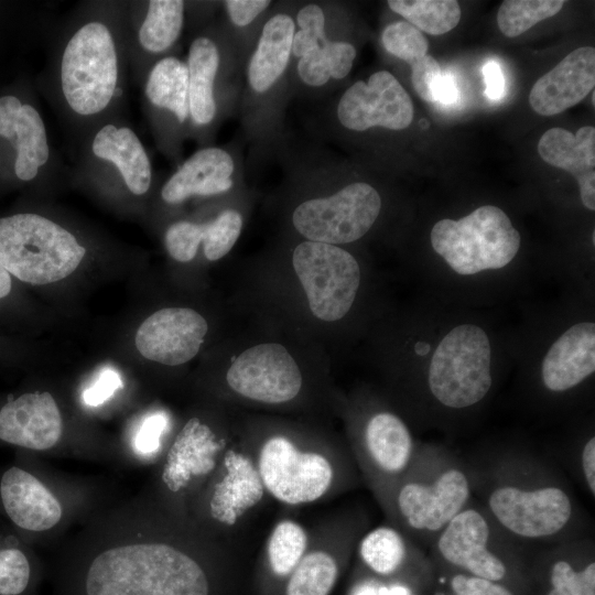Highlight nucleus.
Masks as SVG:
<instances>
[{
    "label": "nucleus",
    "mask_w": 595,
    "mask_h": 595,
    "mask_svg": "<svg viewBox=\"0 0 595 595\" xmlns=\"http://www.w3.org/2000/svg\"><path fill=\"white\" fill-rule=\"evenodd\" d=\"M188 536L104 550L88 567L86 595H212L203 552L195 550L209 536Z\"/></svg>",
    "instance_id": "f257e3e1"
},
{
    "label": "nucleus",
    "mask_w": 595,
    "mask_h": 595,
    "mask_svg": "<svg viewBox=\"0 0 595 595\" xmlns=\"http://www.w3.org/2000/svg\"><path fill=\"white\" fill-rule=\"evenodd\" d=\"M245 445L270 499L286 507L326 501L347 485L345 456L325 442L273 432Z\"/></svg>",
    "instance_id": "f03ea898"
},
{
    "label": "nucleus",
    "mask_w": 595,
    "mask_h": 595,
    "mask_svg": "<svg viewBox=\"0 0 595 595\" xmlns=\"http://www.w3.org/2000/svg\"><path fill=\"white\" fill-rule=\"evenodd\" d=\"M269 500L246 445H229L192 500L186 522L214 539L240 547L241 532Z\"/></svg>",
    "instance_id": "7ed1b4c3"
},
{
    "label": "nucleus",
    "mask_w": 595,
    "mask_h": 595,
    "mask_svg": "<svg viewBox=\"0 0 595 595\" xmlns=\"http://www.w3.org/2000/svg\"><path fill=\"white\" fill-rule=\"evenodd\" d=\"M86 249L68 230L32 213L0 218V263L17 280L45 285L72 274Z\"/></svg>",
    "instance_id": "20e7f679"
},
{
    "label": "nucleus",
    "mask_w": 595,
    "mask_h": 595,
    "mask_svg": "<svg viewBox=\"0 0 595 595\" xmlns=\"http://www.w3.org/2000/svg\"><path fill=\"white\" fill-rule=\"evenodd\" d=\"M434 251L461 275L509 264L520 248V234L507 214L484 205L458 220L444 218L431 230Z\"/></svg>",
    "instance_id": "39448f33"
},
{
    "label": "nucleus",
    "mask_w": 595,
    "mask_h": 595,
    "mask_svg": "<svg viewBox=\"0 0 595 595\" xmlns=\"http://www.w3.org/2000/svg\"><path fill=\"white\" fill-rule=\"evenodd\" d=\"M428 383L433 397L447 408L465 409L482 401L493 385L486 332L465 323L445 334L432 355Z\"/></svg>",
    "instance_id": "423d86ee"
},
{
    "label": "nucleus",
    "mask_w": 595,
    "mask_h": 595,
    "mask_svg": "<svg viewBox=\"0 0 595 595\" xmlns=\"http://www.w3.org/2000/svg\"><path fill=\"white\" fill-rule=\"evenodd\" d=\"M118 56L110 30L88 22L67 42L61 63V87L69 108L80 116L101 112L115 95Z\"/></svg>",
    "instance_id": "0eeeda50"
},
{
    "label": "nucleus",
    "mask_w": 595,
    "mask_h": 595,
    "mask_svg": "<svg viewBox=\"0 0 595 595\" xmlns=\"http://www.w3.org/2000/svg\"><path fill=\"white\" fill-rule=\"evenodd\" d=\"M292 263L315 317L335 322L348 313L360 284L359 264L348 251L306 240L294 249Z\"/></svg>",
    "instance_id": "6e6552de"
},
{
    "label": "nucleus",
    "mask_w": 595,
    "mask_h": 595,
    "mask_svg": "<svg viewBox=\"0 0 595 595\" xmlns=\"http://www.w3.org/2000/svg\"><path fill=\"white\" fill-rule=\"evenodd\" d=\"M381 209L375 187L350 183L333 195L304 201L293 212L294 228L309 241L348 244L368 232Z\"/></svg>",
    "instance_id": "1a4fd4ad"
},
{
    "label": "nucleus",
    "mask_w": 595,
    "mask_h": 595,
    "mask_svg": "<svg viewBox=\"0 0 595 595\" xmlns=\"http://www.w3.org/2000/svg\"><path fill=\"white\" fill-rule=\"evenodd\" d=\"M226 382L238 397L268 405L292 402L303 389L300 367L288 349L275 343L244 350L228 368Z\"/></svg>",
    "instance_id": "9d476101"
},
{
    "label": "nucleus",
    "mask_w": 595,
    "mask_h": 595,
    "mask_svg": "<svg viewBox=\"0 0 595 595\" xmlns=\"http://www.w3.org/2000/svg\"><path fill=\"white\" fill-rule=\"evenodd\" d=\"M228 447L227 437L197 416L187 420L174 437L164 458L161 480L170 495L187 500L185 517Z\"/></svg>",
    "instance_id": "9b49d317"
},
{
    "label": "nucleus",
    "mask_w": 595,
    "mask_h": 595,
    "mask_svg": "<svg viewBox=\"0 0 595 595\" xmlns=\"http://www.w3.org/2000/svg\"><path fill=\"white\" fill-rule=\"evenodd\" d=\"M488 505L502 527L528 539L556 534L572 516L570 497L555 486L536 489L501 486L491 491Z\"/></svg>",
    "instance_id": "f8f14e48"
},
{
    "label": "nucleus",
    "mask_w": 595,
    "mask_h": 595,
    "mask_svg": "<svg viewBox=\"0 0 595 595\" xmlns=\"http://www.w3.org/2000/svg\"><path fill=\"white\" fill-rule=\"evenodd\" d=\"M413 116L411 97L388 71L376 72L367 82L353 84L337 105L339 122L354 131L372 127L403 130L411 125Z\"/></svg>",
    "instance_id": "ddd939ff"
},
{
    "label": "nucleus",
    "mask_w": 595,
    "mask_h": 595,
    "mask_svg": "<svg viewBox=\"0 0 595 595\" xmlns=\"http://www.w3.org/2000/svg\"><path fill=\"white\" fill-rule=\"evenodd\" d=\"M349 519L325 518L311 530L309 549L283 586V595H329L354 545Z\"/></svg>",
    "instance_id": "4468645a"
},
{
    "label": "nucleus",
    "mask_w": 595,
    "mask_h": 595,
    "mask_svg": "<svg viewBox=\"0 0 595 595\" xmlns=\"http://www.w3.org/2000/svg\"><path fill=\"white\" fill-rule=\"evenodd\" d=\"M469 483L457 468H448L433 482H404L393 489V507L413 530L436 532L464 509Z\"/></svg>",
    "instance_id": "2eb2a0df"
},
{
    "label": "nucleus",
    "mask_w": 595,
    "mask_h": 595,
    "mask_svg": "<svg viewBox=\"0 0 595 595\" xmlns=\"http://www.w3.org/2000/svg\"><path fill=\"white\" fill-rule=\"evenodd\" d=\"M208 331L206 320L187 307H165L139 326L136 347L147 359L178 366L194 358Z\"/></svg>",
    "instance_id": "dca6fc26"
},
{
    "label": "nucleus",
    "mask_w": 595,
    "mask_h": 595,
    "mask_svg": "<svg viewBox=\"0 0 595 595\" xmlns=\"http://www.w3.org/2000/svg\"><path fill=\"white\" fill-rule=\"evenodd\" d=\"M63 421L48 392H25L0 407V441L32 451H46L61 439Z\"/></svg>",
    "instance_id": "f3484780"
},
{
    "label": "nucleus",
    "mask_w": 595,
    "mask_h": 595,
    "mask_svg": "<svg viewBox=\"0 0 595 595\" xmlns=\"http://www.w3.org/2000/svg\"><path fill=\"white\" fill-rule=\"evenodd\" d=\"M489 527L475 509H463L441 531L437 550L450 564L467 574L489 581H501L505 563L488 549Z\"/></svg>",
    "instance_id": "a211bd4d"
},
{
    "label": "nucleus",
    "mask_w": 595,
    "mask_h": 595,
    "mask_svg": "<svg viewBox=\"0 0 595 595\" xmlns=\"http://www.w3.org/2000/svg\"><path fill=\"white\" fill-rule=\"evenodd\" d=\"M594 84L595 50L578 47L536 82L529 102L539 115L554 116L582 101Z\"/></svg>",
    "instance_id": "6ab92c4d"
},
{
    "label": "nucleus",
    "mask_w": 595,
    "mask_h": 595,
    "mask_svg": "<svg viewBox=\"0 0 595 595\" xmlns=\"http://www.w3.org/2000/svg\"><path fill=\"white\" fill-rule=\"evenodd\" d=\"M0 501L10 521L25 531H46L62 518L58 499L37 477L19 466L2 473Z\"/></svg>",
    "instance_id": "aec40b11"
},
{
    "label": "nucleus",
    "mask_w": 595,
    "mask_h": 595,
    "mask_svg": "<svg viewBox=\"0 0 595 595\" xmlns=\"http://www.w3.org/2000/svg\"><path fill=\"white\" fill-rule=\"evenodd\" d=\"M359 455L364 467L375 480L396 479L408 468L413 453V440L404 422L391 412H377L366 422Z\"/></svg>",
    "instance_id": "412c9836"
},
{
    "label": "nucleus",
    "mask_w": 595,
    "mask_h": 595,
    "mask_svg": "<svg viewBox=\"0 0 595 595\" xmlns=\"http://www.w3.org/2000/svg\"><path fill=\"white\" fill-rule=\"evenodd\" d=\"M595 370V324L581 322L563 332L541 365L544 387L563 392L580 385Z\"/></svg>",
    "instance_id": "4be33fe9"
},
{
    "label": "nucleus",
    "mask_w": 595,
    "mask_h": 595,
    "mask_svg": "<svg viewBox=\"0 0 595 595\" xmlns=\"http://www.w3.org/2000/svg\"><path fill=\"white\" fill-rule=\"evenodd\" d=\"M0 136L17 150L14 172L18 178L33 180L50 156L46 130L39 111L15 96L0 97Z\"/></svg>",
    "instance_id": "5701e85b"
},
{
    "label": "nucleus",
    "mask_w": 595,
    "mask_h": 595,
    "mask_svg": "<svg viewBox=\"0 0 595 595\" xmlns=\"http://www.w3.org/2000/svg\"><path fill=\"white\" fill-rule=\"evenodd\" d=\"M538 152L549 165L570 172L577 181L582 203L595 209V129L580 128L575 134L563 128L547 130Z\"/></svg>",
    "instance_id": "b1692460"
},
{
    "label": "nucleus",
    "mask_w": 595,
    "mask_h": 595,
    "mask_svg": "<svg viewBox=\"0 0 595 595\" xmlns=\"http://www.w3.org/2000/svg\"><path fill=\"white\" fill-rule=\"evenodd\" d=\"M242 228V216L236 209H225L206 224L181 220L165 231L164 244L169 255L180 262L193 260L203 241L207 260L226 256L236 244Z\"/></svg>",
    "instance_id": "393cba45"
},
{
    "label": "nucleus",
    "mask_w": 595,
    "mask_h": 595,
    "mask_svg": "<svg viewBox=\"0 0 595 595\" xmlns=\"http://www.w3.org/2000/svg\"><path fill=\"white\" fill-rule=\"evenodd\" d=\"M235 162L220 148H204L190 156L169 178L161 196L169 204H178L193 195L209 196L229 191L234 182Z\"/></svg>",
    "instance_id": "a878e982"
},
{
    "label": "nucleus",
    "mask_w": 595,
    "mask_h": 595,
    "mask_svg": "<svg viewBox=\"0 0 595 595\" xmlns=\"http://www.w3.org/2000/svg\"><path fill=\"white\" fill-rule=\"evenodd\" d=\"M294 20L285 13L272 15L263 25L248 65V83L257 94L268 91L283 75L292 50Z\"/></svg>",
    "instance_id": "bb28decb"
},
{
    "label": "nucleus",
    "mask_w": 595,
    "mask_h": 595,
    "mask_svg": "<svg viewBox=\"0 0 595 595\" xmlns=\"http://www.w3.org/2000/svg\"><path fill=\"white\" fill-rule=\"evenodd\" d=\"M91 150L96 156L117 166L133 194L148 192L152 178L151 163L142 143L130 128L104 126L96 133Z\"/></svg>",
    "instance_id": "cd10ccee"
},
{
    "label": "nucleus",
    "mask_w": 595,
    "mask_h": 595,
    "mask_svg": "<svg viewBox=\"0 0 595 595\" xmlns=\"http://www.w3.org/2000/svg\"><path fill=\"white\" fill-rule=\"evenodd\" d=\"M311 541V530L301 521L286 517L272 526L262 545L260 565L274 583L285 584Z\"/></svg>",
    "instance_id": "c85d7f7f"
},
{
    "label": "nucleus",
    "mask_w": 595,
    "mask_h": 595,
    "mask_svg": "<svg viewBox=\"0 0 595 595\" xmlns=\"http://www.w3.org/2000/svg\"><path fill=\"white\" fill-rule=\"evenodd\" d=\"M190 115L197 125L209 123L216 115L214 82L219 65L216 44L208 37L195 39L188 51Z\"/></svg>",
    "instance_id": "c756f323"
},
{
    "label": "nucleus",
    "mask_w": 595,
    "mask_h": 595,
    "mask_svg": "<svg viewBox=\"0 0 595 595\" xmlns=\"http://www.w3.org/2000/svg\"><path fill=\"white\" fill-rule=\"evenodd\" d=\"M145 96L155 107L173 112L180 122L190 115L188 68L176 57H164L151 69Z\"/></svg>",
    "instance_id": "7c9ffc66"
},
{
    "label": "nucleus",
    "mask_w": 595,
    "mask_h": 595,
    "mask_svg": "<svg viewBox=\"0 0 595 595\" xmlns=\"http://www.w3.org/2000/svg\"><path fill=\"white\" fill-rule=\"evenodd\" d=\"M184 20L181 0L149 1L147 15L139 31L141 46L151 53H161L178 39Z\"/></svg>",
    "instance_id": "2f4dec72"
},
{
    "label": "nucleus",
    "mask_w": 595,
    "mask_h": 595,
    "mask_svg": "<svg viewBox=\"0 0 595 595\" xmlns=\"http://www.w3.org/2000/svg\"><path fill=\"white\" fill-rule=\"evenodd\" d=\"M407 544L401 533L392 527L380 526L363 536L358 542L361 562L380 576L394 574L402 565Z\"/></svg>",
    "instance_id": "473e14b6"
},
{
    "label": "nucleus",
    "mask_w": 595,
    "mask_h": 595,
    "mask_svg": "<svg viewBox=\"0 0 595 595\" xmlns=\"http://www.w3.org/2000/svg\"><path fill=\"white\" fill-rule=\"evenodd\" d=\"M389 8L418 30L441 35L453 30L461 20L455 0H389Z\"/></svg>",
    "instance_id": "72a5a7b5"
},
{
    "label": "nucleus",
    "mask_w": 595,
    "mask_h": 595,
    "mask_svg": "<svg viewBox=\"0 0 595 595\" xmlns=\"http://www.w3.org/2000/svg\"><path fill=\"white\" fill-rule=\"evenodd\" d=\"M563 4V0H506L497 13L498 28L508 37L518 36L555 15Z\"/></svg>",
    "instance_id": "f704fd0d"
},
{
    "label": "nucleus",
    "mask_w": 595,
    "mask_h": 595,
    "mask_svg": "<svg viewBox=\"0 0 595 595\" xmlns=\"http://www.w3.org/2000/svg\"><path fill=\"white\" fill-rule=\"evenodd\" d=\"M344 46V41L326 37L317 47L299 58L296 69L301 80L312 87L327 84L335 74Z\"/></svg>",
    "instance_id": "c9c22d12"
},
{
    "label": "nucleus",
    "mask_w": 595,
    "mask_h": 595,
    "mask_svg": "<svg viewBox=\"0 0 595 595\" xmlns=\"http://www.w3.org/2000/svg\"><path fill=\"white\" fill-rule=\"evenodd\" d=\"M381 42L388 53L408 64L425 56L429 48L423 33L405 21L388 24L382 31Z\"/></svg>",
    "instance_id": "e433bc0d"
},
{
    "label": "nucleus",
    "mask_w": 595,
    "mask_h": 595,
    "mask_svg": "<svg viewBox=\"0 0 595 595\" xmlns=\"http://www.w3.org/2000/svg\"><path fill=\"white\" fill-rule=\"evenodd\" d=\"M550 584L547 595H595V563L576 569L567 561H556L551 569Z\"/></svg>",
    "instance_id": "4c0bfd02"
},
{
    "label": "nucleus",
    "mask_w": 595,
    "mask_h": 595,
    "mask_svg": "<svg viewBox=\"0 0 595 595\" xmlns=\"http://www.w3.org/2000/svg\"><path fill=\"white\" fill-rule=\"evenodd\" d=\"M296 23L291 53L301 58L326 39L324 11L317 4H306L299 10Z\"/></svg>",
    "instance_id": "58836bf2"
},
{
    "label": "nucleus",
    "mask_w": 595,
    "mask_h": 595,
    "mask_svg": "<svg viewBox=\"0 0 595 595\" xmlns=\"http://www.w3.org/2000/svg\"><path fill=\"white\" fill-rule=\"evenodd\" d=\"M31 566L17 547L0 548V595H20L30 582Z\"/></svg>",
    "instance_id": "ea45409f"
},
{
    "label": "nucleus",
    "mask_w": 595,
    "mask_h": 595,
    "mask_svg": "<svg viewBox=\"0 0 595 595\" xmlns=\"http://www.w3.org/2000/svg\"><path fill=\"white\" fill-rule=\"evenodd\" d=\"M169 425V418L164 412H153L141 422L134 439V450L143 456L155 454L161 446V437Z\"/></svg>",
    "instance_id": "a19ab883"
},
{
    "label": "nucleus",
    "mask_w": 595,
    "mask_h": 595,
    "mask_svg": "<svg viewBox=\"0 0 595 595\" xmlns=\"http://www.w3.org/2000/svg\"><path fill=\"white\" fill-rule=\"evenodd\" d=\"M411 80L418 96L428 101H434V86L441 75L439 63L431 56L425 55L410 64Z\"/></svg>",
    "instance_id": "79ce46f5"
},
{
    "label": "nucleus",
    "mask_w": 595,
    "mask_h": 595,
    "mask_svg": "<svg viewBox=\"0 0 595 595\" xmlns=\"http://www.w3.org/2000/svg\"><path fill=\"white\" fill-rule=\"evenodd\" d=\"M442 595H513L504 585L469 574H457L450 583V591Z\"/></svg>",
    "instance_id": "37998d69"
},
{
    "label": "nucleus",
    "mask_w": 595,
    "mask_h": 595,
    "mask_svg": "<svg viewBox=\"0 0 595 595\" xmlns=\"http://www.w3.org/2000/svg\"><path fill=\"white\" fill-rule=\"evenodd\" d=\"M122 387L120 375L112 368H104L94 383L84 390L83 401L87 405L97 407L110 399Z\"/></svg>",
    "instance_id": "c03bdc74"
},
{
    "label": "nucleus",
    "mask_w": 595,
    "mask_h": 595,
    "mask_svg": "<svg viewBox=\"0 0 595 595\" xmlns=\"http://www.w3.org/2000/svg\"><path fill=\"white\" fill-rule=\"evenodd\" d=\"M270 3L269 0H227L224 2L231 22L239 28L250 24Z\"/></svg>",
    "instance_id": "a18cd8bd"
},
{
    "label": "nucleus",
    "mask_w": 595,
    "mask_h": 595,
    "mask_svg": "<svg viewBox=\"0 0 595 595\" xmlns=\"http://www.w3.org/2000/svg\"><path fill=\"white\" fill-rule=\"evenodd\" d=\"M483 73L486 96L491 100L501 99L505 93V78L499 64L495 61L487 62Z\"/></svg>",
    "instance_id": "49530a36"
},
{
    "label": "nucleus",
    "mask_w": 595,
    "mask_h": 595,
    "mask_svg": "<svg viewBox=\"0 0 595 595\" xmlns=\"http://www.w3.org/2000/svg\"><path fill=\"white\" fill-rule=\"evenodd\" d=\"M433 95L434 101L444 105L456 102L458 99V90L453 76L447 73H441L435 83Z\"/></svg>",
    "instance_id": "de8ad7c7"
},
{
    "label": "nucleus",
    "mask_w": 595,
    "mask_h": 595,
    "mask_svg": "<svg viewBox=\"0 0 595 595\" xmlns=\"http://www.w3.org/2000/svg\"><path fill=\"white\" fill-rule=\"evenodd\" d=\"M582 468L588 489L595 494V439L592 436L582 451Z\"/></svg>",
    "instance_id": "09e8293b"
},
{
    "label": "nucleus",
    "mask_w": 595,
    "mask_h": 595,
    "mask_svg": "<svg viewBox=\"0 0 595 595\" xmlns=\"http://www.w3.org/2000/svg\"><path fill=\"white\" fill-rule=\"evenodd\" d=\"M13 279L0 263V305L13 294Z\"/></svg>",
    "instance_id": "8fccbe9b"
}]
</instances>
